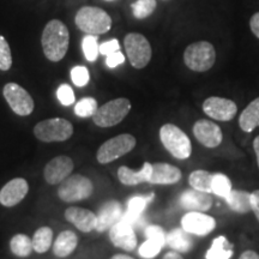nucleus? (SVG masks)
<instances>
[{
  "label": "nucleus",
  "mask_w": 259,
  "mask_h": 259,
  "mask_svg": "<svg viewBox=\"0 0 259 259\" xmlns=\"http://www.w3.org/2000/svg\"><path fill=\"white\" fill-rule=\"evenodd\" d=\"M42 50L48 60L58 63L66 56L70 44V32L59 19H52L42 31Z\"/></svg>",
  "instance_id": "1"
},
{
  "label": "nucleus",
  "mask_w": 259,
  "mask_h": 259,
  "mask_svg": "<svg viewBox=\"0 0 259 259\" xmlns=\"http://www.w3.org/2000/svg\"><path fill=\"white\" fill-rule=\"evenodd\" d=\"M74 23L87 35H102L111 30L112 18L105 10L96 6H83L74 17Z\"/></svg>",
  "instance_id": "2"
},
{
  "label": "nucleus",
  "mask_w": 259,
  "mask_h": 259,
  "mask_svg": "<svg viewBox=\"0 0 259 259\" xmlns=\"http://www.w3.org/2000/svg\"><path fill=\"white\" fill-rule=\"evenodd\" d=\"M160 139L163 147L178 160H186L192 153L190 138L183 130L173 124H166L160 128Z\"/></svg>",
  "instance_id": "3"
},
{
  "label": "nucleus",
  "mask_w": 259,
  "mask_h": 259,
  "mask_svg": "<svg viewBox=\"0 0 259 259\" xmlns=\"http://www.w3.org/2000/svg\"><path fill=\"white\" fill-rule=\"evenodd\" d=\"M216 60L215 48L208 41H198L191 44L184 53V61L190 70L196 72H205L211 69Z\"/></svg>",
  "instance_id": "4"
},
{
  "label": "nucleus",
  "mask_w": 259,
  "mask_h": 259,
  "mask_svg": "<svg viewBox=\"0 0 259 259\" xmlns=\"http://www.w3.org/2000/svg\"><path fill=\"white\" fill-rule=\"evenodd\" d=\"M130 111L131 102L125 97H119L99 107L93 115V120L100 127H112L124 120Z\"/></svg>",
  "instance_id": "5"
},
{
  "label": "nucleus",
  "mask_w": 259,
  "mask_h": 259,
  "mask_svg": "<svg viewBox=\"0 0 259 259\" xmlns=\"http://www.w3.org/2000/svg\"><path fill=\"white\" fill-rule=\"evenodd\" d=\"M94 185L92 180L80 174L69 176L60 183L58 196L66 203L78 202L89 198L93 194Z\"/></svg>",
  "instance_id": "6"
},
{
  "label": "nucleus",
  "mask_w": 259,
  "mask_h": 259,
  "mask_svg": "<svg viewBox=\"0 0 259 259\" xmlns=\"http://www.w3.org/2000/svg\"><path fill=\"white\" fill-rule=\"evenodd\" d=\"M73 134V126L63 118H53L40 121L34 127V135L42 142H63Z\"/></svg>",
  "instance_id": "7"
},
{
  "label": "nucleus",
  "mask_w": 259,
  "mask_h": 259,
  "mask_svg": "<svg viewBox=\"0 0 259 259\" xmlns=\"http://www.w3.org/2000/svg\"><path fill=\"white\" fill-rule=\"evenodd\" d=\"M124 46L130 63L135 69H143L149 64L153 51L147 37L138 32H130L124 38Z\"/></svg>",
  "instance_id": "8"
},
{
  "label": "nucleus",
  "mask_w": 259,
  "mask_h": 259,
  "mask_svg": "<svg viewBox=\"0 0 259 259\" xmlns=\"http://www.w3.org/2000/svg\"><path fill=\"white\" fill-rule=\"evenodd\" d=\"M136 147V138L132 135L124 134L105 142L97 150V161L102 164L111 163L116 158L124 156Z\"/></svg>",
  "instance_id": "9"
},
{
  "label": "nucleus",
  "mask_w": 259,
  "mask_h": 259,
  "mask_svg": "<svg viewBox=\"0 0 259 259\" xmlns=\"http://www.w3.org/2000/svg\"><path fill=\"white\" fill-rule=\"evenodd\" d=\"M6 102L17 115L27 116L34 111V100L23 87L17 83H8L3 89Z\"/></svg>",
  "instance_id": "10"
},
{
  "label": "nucleus",
  "mask_w": 259,
  "mask_h": 259,
  "mask_svg": "<svg viewBox=\"0 0 259 259\" xmlns=\"http://www.w3.org/2000/svg\"><path fill=\"white\" fill-rule=\"evenodd\" d=\"M203 111L210 118L219 121H229L234 118L238 107L229 99L219 96L208 97L203 103Z\"/></svg>",
  "instance_id": "11"
},
{
  "label": "nucleus",
  "mask_w": 259,
  "mask_h": 259,
  "mask_svg": "<svg viewBox=\"0 0 259 259\" xmlns=\"http://www.w3.org/2000/svg\"><path fill=\"white\" fill-rule=\"evenodd\" d=\"M181 227L190 234L205 236L216 227L215 219L200 211H189L181 219Z\"/></svg>",
  "instance_id": "12"
},
{
  "label": "nucleus",
  "mask_w": 259,
  "mask_h": 259,
  "mask_svg": "<svg viewBox=\"0 0 259 259\" xmlns=\"http://www.w3.org/2000/svg\"><path fill=\"white\" fill-rule=\"evenodd\" d=\"M193 135L200 144L206 148H216L222 143V130L215 122L200 119L193 125Z\"/></svg>",
  "instance_id": "13"
},
{
  "label": "nucleus",
  "mask_w": 259,
  "mask_h": 259,
  "mask_svg": "<svg viewBox=\"0 0 259 259\" xmlns=\"http://www.w3.org/2000/svg\"><path fill=\"white\" fill-rule=\"evenodd\" d=\"M73 161L69 156H57L45 167L44 177L50 185H57L66 179L73 170Z\"/></svg>",
  "instance_id": "14"
},
{
  "label": "nucleus",
  "mask_w": 259,
  "mask_h": 259,
  "mask_svg": "<svg viewBox=\"0 0 259 259\" xmlns=\"http://www.w3.org/2000/svg\"><path fill=\"white\" fill-rule=\"evenodd\" d=\"M109 239L116 247L125 251H134L137 246V236L134 226L120 220L109 229Z\"/></svg>",
  "instance_id": "15"
},
{
  "label": "nucleus",
  "mask_w": 259,
  "mask_h": 259,
  "mask_svg": "<svg viewBox=\"0 0 259 259\" xmlns=\"http://www.w3.org/2000/svg\"><path fill=\"white\" fill-rule=\"evenodd\" d=\"M29 185L28 181L23 178H16L9 181L6 185L0 190V204L8 208L17 205L24 199L28 194Z\"/></svg>",
  "instance_id": "16"
},
{
  "label": "nucleus",
  "mask_w": 259,
  "mask_h": 259,
  "mask_svg": "<svg viewBox=\"0 0 259 259\" xmlns=\"http://www.w3.org/2000/svg\"><path fill=\"white\" fill-rule=\"evenodd\" d=\"M181 208L187 211H208L212 205V198L210 193L202 192L198 190H186L180 196Z\"/></svg>",
  "instance_id": "17"
},
{
  "label": "nucleus",
  "mask_w": 259,
  "mask_h": 259,
  "mask_svg": "<svg viewBox=\"0 0 259 259\" xmlns=\"http://www.w3.org/2000/svg\"><path fill=\"white\" fill-rule=\"evenodd\" d=\"M65 219L72 223L80 232L89 233L96 229L97 215L88 209L71 206L65 211Z\"/></svg>",
  "instance_id": "18"
},
{
  "label": "nucleus",
  "mask_w": 259,
  "mask_h": 259,
  "mask_svg": "<svg viewBox=\"0 0 259 259\" xmlns=\"http://www.w3.org/2000/svg\"><path fill=\"white\" fill-rule=\"evenodd\" d=\"M124 215L120 203L116 200H109L105 203L102 208L100 209L97 215V232H105L107 229H111L116 222H119Z\"/></svg>",
  "instance_id": "19"
},
{
  "label": "nucleus",
  "mask_w": 259,
  "mask_h": 259,
  "mask_svg": "<svg viewBox=\"0 0 259 259\" xmlns=\"http://www.w3.org/2000/svg\"><path fill=\"white\" fill-rule=\"evenodd\" d=\"M181 179L179 168L168 163H154L149 183L154 185H173Z\"/></svg>",
  "instance_id": "20"
},
{
  "label": "nucleus",
  "mask_w": 259,
  "mask_h": 259,
  "mask_svg": "<svg viewBox=\"0 0 259 259\" xmlns=\"http://www.w3.org/2000/svg\"><path fill=\"white\" fill-rule=\"evenodd\" d=\"M151 171H153V164L145 162L141 170L136 171L131 168L122 166L118 169V178L121 184L127 186H136L142 183H149Z\"/></svg>",
  "instance_id": "21"
},
{
  "label": "nucleus",
  "mask_w": 259,
  "mask_h": 259,
  "mask_svg": "<svg viewBox=\"0 0 259 259\" xmlns=\"http://www.w3.org/2000/svg\"><path fill=\"white\" fill-rule=\"evenodd\" d=\"M154 193H150L149 196L132 197L127 203V210H126V212L121 218L122 221L127 222L132 226H134L135 223H137L139 218H141L142 212H143L145 208H147L148 204L154 199Z\"/></svg>",
  "instance_id": "22"
},
{
  "label": "nucleus",
  "mask_w": 259,
  "mask_h": 259,
  "mask_svg": "<svg viewBox=\"0 0 259 259\" xmlns=\"http://www.w3.org/2000/svg\"><path fill=\"white\" fill-rule=\"evenodd\" d=\"M77 244H78V238L73 232H61L53 244V253L60 258L67 257L76 250Z\"/></svg>",
  "instance_id": "23"
},
{
  "label": "nucleus",
  "mask_w": 259,
  "mask_h": 259,
  "mask_svg": "<svg viewBox=\"0 0 259 259\" xmlns=\"http://www.w3.org/2000/svg\"><path fill=\"white\" fill-rule=\"evenodd\" d=\"M239 125L242 131L248 132V134L259 127V97L254 99L242 111L239 118Z\"/></svg>",
  "instance_id": "24"
},
{
  "label": "nucleus",
  "mask_w": 259,
  "mask_h": 259,
  "mask_svg": "<svg viewBox=\"0 0 259 259\" xmlns=\"http://www.w3.org/2000/svg\"><path fill=\"white\" fill-rule=\"evenodd\" d=\"M166 244L177 252H189L192 247V240L190 233L184 231L183 228H176L166 235Z\"/></svg>",
  "instance_id": "25"
},
{
  "label": "nucleus",
  "mask_w": 259,
  "mask_h": 259,
  "mask_svg": "<svg viewBox=\"0 0 259 259\" xmlns=\"http://www.w3.org/2000/svg\"><path fill=\"white\" fill-rule=\"evenodd\" d=\"M251 193L242 190H232L225 199L233 211L239 213H247L251 210Z\"/></svg>",
  "instance_id": "26"
},
{
  "label": "nucleus",
  "mask_w": 259,
  "mask_h": 259,
  "mask_svg": "<svg viewBox=\"0 0 259 259\" xmlns=\"http://www.w3.org/2000/svg\"><path fill=\"white\" fill-rule=\"evenodd\" d=\"M233 255V250L229 246L226 236H218L213 239L211 246L206 252V259H229Z\"/></svg>",
  "instance_id": "27"
},
{
  "label": "nucleus",
  "mask_w": 259,
  "mask_h": 259,
  "mask_svg": "<svg viewBox=\"0 0 259 259\" xmlns=\"http://www.w3.org/2000/svg\"><path fill=\"white\" fill-rule=\"evenodd\" d=\"M32 248L37 253H45L50 250L53 241V231L50 227H41L35 232L32 238Z\"/></svg>",
  "instance_id": "28"
},
{
  "label": "nucleus",
  "mask_w": 259,
  "mask_h": 259,
  "mask_svg": "<svg viewBox=\"0 0 259 259\" xmlns=\"http://www.w3.org/2000/svg\"><path fill=\"white\" fill-rule=\"evenodd\" d=\"M213 174L206 170H194L190 174L189 183L192 189L202 191V192L211 193V183Z\"/></svg>",
  "instance_id": "29"
},
{
  "label": "nucleus",
  "mask_w": 259,
  "mask_h": 259,
  "mask_svg": "<svg viewBox=\"0 0 259 259\" xmlns=\"http://www.w3.org/2000/svg\"><path fill=\"white\" fill-rule=\"evenodd\" d=\"M10 248H11L12 253L17 255V257H28L34 250L32 248V241L25 234L15 235L10 241Z\"/></svg>",
  "instance_id": "30"
},
{
  "label": "nucleus",
  "mask_w": 259,
  "mask_h": 259,
  "mask_svg": "<svg viewBox=\"0 0 259 259\" xmlns=\"http://www.w3.org/2000/svg\"><path fill=\"white\" fill-rule=\"evenodd\" d=\"M232 191V181L222 173L213 174L211 183V193L226 199Z\"/></svg>",
  "instance_id": "31"
},
{
  "label": "nucleus",
  "mask_w": 259,
  "mask_h": 259,
  "mask_svg": "<svg viewBox=\"0 0 259 259\" xmlns=\"http://www.w3.org/2000/svg\"><path fill=\"white\" fill-rule=\"evenodd\" d=\"M156 6V0H137L131 4L132 14L137 19H144L154 14Z\"/></svg>",
  "instance_id": "32"
},
{
  "label": "nucleus",
  "mask_w": 259,
  "mask_h": 259,
  "mask_svg": "<svg viewBox=\"0 0 259 259\" xmlns=\"http://www.w3.org/2000/svg\"><path fill=\"white\" fill-rule=\"evenodd\" d=\"M97 101L94 97H84L74 106V114L79 118H90L97 111Z\"/></svg>",
  "instance_id": "33"
},
{
  "label": "nucleus",
  "mask_w": 259,
  "mask_h": 259,
  "mask_svg": "<svg viewBox=\"0 0 259 259\" xmlns=\"http://www.w3.org/2000/svg\"><path fill=\"white\" fill-rule=\"evenodd\" d=\"M166 245L164 242L155 240V239H149L147 238V241L143 242L139 247V255L145 259H151L155 258L160 253L162 247Z\"/></svg>",
  "instance_id": "34"
},
{
  "label": "nucleus",
  "mask_w": 259,
  "mask_h": 259,
  "mask_svg": "<svg viewBox=\"0 0 259 259\" xmlns=\"http://www.w3.org/2000/svg\"><path fill=\"white\" fill-rule=\"evenodd\" d=\"M82 48L87 60L90 61V63L95 61L100 53L99 44H97V36H95V35H87L82 41Z\"/></svg>",
  "instance_id": "35"
},
{
  "label": "nucleus",
  "mask_w": 259,
  "mask_h": 259,
  "mask_svg": "<svg viewBox=\"0 0 259 259\" xmlns=\"http://www.w3.org/2000/svg\"><path fill=\"white\" fill-rule=\"evenodd\" d=\"M12 66V56L11 50L8 41L5 40L4 36L0 35V70L8 71Z\"/></svg>",
  "instance_id": "36"
},
{
  "label": "nucleus",
  "mask_w": 259,
  "mask_h": 259,
  "mask_svg": "<svg viewBox=\"0 0 259 259\" xmlns=\"http://www.w3.org/2000/svg\"><path fill=\"white\" fill-rule=\"evenodd\" d=\"M71 79L76 87H85L89 83V71L85 66H74L71 70Z\"/></svg>",
  "instance_id": "37"
},
{
  "label": "nucleus",
  "mask_w": 259,
  "mask_h": 259,
  "mask_svg": "<svg viewBox=\"0 0 259 259\" xmlns=\"http://www.w3.org/2000/svg\"><path fill=\"white\" fill-rule=\"evenodd\" d=\"M57 97L63 106H71L74 103V93L69 84H61L57 90Z\"/></svg>",
  "instance_id": "38"
},
{
  "label": "nucleus",
  "mask_w": 259,
  "mask_h": 259,
  "mask_svg": "<svg viewBox=\"0 0 259 259\" xmlns=\"http://www.w3.org/2000/svg\"><path fill=\"white\" fill-rule=\"evenodd\" d=\"M145 236L149 239L162 241L166 244V233L158 226H149L145 228Z\"/></svg>",
  "instance_id": "39"
},
{
  "label": "nucleus",
  "mask_w": 259,
  "mask_h": 259,
  "mask_svg": "<svg viewBox=\"0 0 259 259\" xmlns=\"http://www.w3.org/2000/svg\"><path fill=\"white\" fill-rule=\"evenodd\" d=\"M99 51L100 53L107 57L109 56V54L114 53V52L120 51V45H119V41L116 40V38H113V40L103 42L102 45H100Z\"/></svg>",
  "instance_id": "40"
},
{
  "label": "nucleus",
  "mask_w": 259,
  "mask_h": 259,
  "mask_svg": "<svg viewBox=\"0 0 259 259\" xmlns=\"http://www.w3.org/2000/svg\"><path fill=\"white\" fill-rule=\"evenodd\" d=\"M124 61H125L124 54H122L120 51H118V52H114V53L109 54V56H107L106 65L109 67V69H115L116 66L121 65Z\"/></svg>",
  "instance_id": "41"
},
{
  "label": "nucleus",
  "mask_w": 259,
  "mask_h": 259,
  "mask_svg": "<svg viewBox=\"0 0 259 259\" xmlns=\"http://www.w3.org/2000/svg\"><path fill=\"white\" fill-rule=\"evenodd\" d=\"M251 200V210L254 212L255 218L259 221V190H255L251 193L250 196Z\"/></svg>",
  "instance_id": "42"
},
{
  "label": "nucleus",
  "mask_w": 259,
  "mask_h": 259,
  "mask_svg": "<svg viewBox=\"0 0 259 259\" xmlns=\"http://www.w3.org/2000/svg\"><path fill=\"white\" fill-rule=\"evenodd\" d=\"M250 28L255 37L259 38V12L254 14L250 19Z\"/></svg>",
  "instance_id": "43"
},
{
  "label": "nucleus",
  "mask_w": 259,
  "mask_h": 259,
  "mask_svg": "<svg viewBox=\"0 0 259 259\" xmlns=\"http://www.w3.org/2000/svg\"><path fill=\"white\" fill-rule=\"evenodd\" d=\"M239 259H259V254L254 251H245Z\"/></svg>",
  "instance_id": "44"
},
{
  "label": "nucleus",
  "mask_w": 259,
  "mask_h": 259,
  "mask_svg": "<svg viewBox=\"0 0 259 259\" xmlns=\"http://www.w3.org/2000/svg\"><path fill=\"white\" fill-rule=\"evenodd\" d=\"M163 259H184L181 257V254L178 253V252H167L166 254H164Z\"/></svg>",
  "instance_id": "45"
},
{
  "label": "nucleus",
  "mask_w": 259,
  "mask_h": 259,
  "mask_svg": "<svg viewBox=\"0 0 259 259\" xmlns=\"http://www.w3.org/2000/svg\"><path fill=\"white\" fill-rule=\"evenodd\" d=\"M253 149H254L255 156H257V163H258V167H259V136H258V137L254 138Z\"/></svg>",
  "instance_id": "46"
},
{
  "label": "nucleus",
  "mask_w": 259,
  "mask_h": 259,
  "mask_svg": "<svg viewBox=\"0 0 259 259\" xmlns=\"http://www.w3.org/2000/svg\"><path fill=\"white\" fill-rule=\"evenodd\" d=\"M111 259H135V258L130 257V255H127V254H115V255H113Z\"/></svg>",
  "instance_id": "47"
},
{
  "label": "nucleus",
  "mask_w": 259,
  "mask_h": 259,
  "mask_svg": "<svg viewBox=\"0 0 259 259\" xmlns=\"http://www.w3.org/2000/svg\"><path fill=\"white\" fill-rule=\"evenodd\" d=\"M162 2H169V0H162Z\"/></svg>",
  "instance_id": "48"
},
{
  "label": "nucleus",
  "mask_w": 259,
  "mask_h": 259,
  "mask_svg": "<svg viewBox=\"0 0 259 259\" xmlns=\"http://www.w3.org/2000/svg\"><path fill=\"white\" fill-rule=\"evenodd\" d=\"M107 2H112V0H107Z\"/></svg>",
  "instance_id": "49"
}]
</instances>
